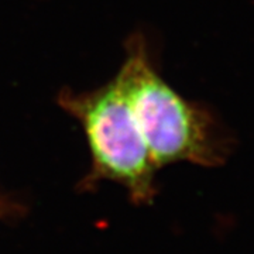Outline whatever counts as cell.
Segmentation results:
<instances>
[{
  "mask_svg": "<svg viewBox=\"0 0 254 254\" xmlns=\"http://www.w3.org/2000/svg\"><path fill=\"white\" fill-rule=\"evenodd\" d=\"M118 76L157 170L178 161L205 167L226 161L235 144L232 136L210 110L187 100L164 81L143 37L127 41Z\"/></svg>",
  "mask_w": 254,
  "mask_h": 254,
  "instance_id": "1",
  "label": "cell"
},
{
  "mask_svg": "<svg viewBox=\"0 0 254 254\" xmlns=\"http://www.w3.org/2000/svg\"><path fill=\"white\" fill-rule=\"evenodd\" d=\"M58 103L81 123L88 140L92 170L85 184L115 181L136 203H150L155 195L157 168L118 75L95 91L65 89L58 95Z\"/></svg>",
  "mask_w": 254,
  "mask_h": 254,
  "instance_id": "2",
  "label": "cell"
}]
</instances>
